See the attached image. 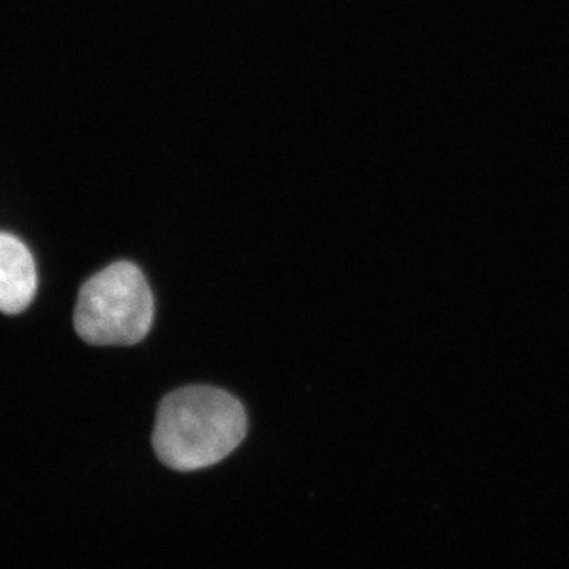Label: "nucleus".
<instances>
[{
  "label": "nucleus",
  "instance_id": "nucleus-1",
  "mask_svg": "<svg viewBox=\"0 0 569 569\" xmlns=\"http://www.w3.org/2000/svg\"><path fill=\"white\" fill-rule=\"evenodd\" d=\"M246 436V410L236 397L212 387H187L160 402L152 443L163 466L194 471L219 463Z\"/></svg>",
  "mask_w": 569,
  "mask_h": 569
},
{
  "label": "nucleus",
  "instance_id": "nucleus-2",
  "mask_svg": "<svg viewBox=\"0 0 569 569\" xmlns=\"http://www.w3.org/2000/svg\"><path fill=\"white\" fill-rule=\"evenodd\" d=\"M153 298L138 266L119 261L82 284L74 329L89 346L127 347L151 331Z\"/></svg>",
  "mask_w": 569,
  "mask_h": 569
},
{
  "label": "nucleus",
  "instance_id": "nucleus-3",
  "mask_svg": "<svg viewBox=\"0 0 569 569\" xmlns=\"http://www.w3.org/2000/svg\"><path fill=\"white\" fill-rule=\"evenodd\" d=\"M36 261L28 247L13 234L0 231V312L18 316L37 295Z\"/></svg>",
  "mask_w": 569,
  "mask_h": 569
}]
</instances>
